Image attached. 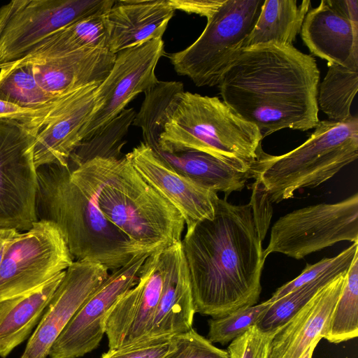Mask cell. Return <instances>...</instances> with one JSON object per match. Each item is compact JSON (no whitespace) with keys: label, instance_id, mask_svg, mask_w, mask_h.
<instances>
[{"label":"cell","instance_id":"40","mask_svg":"<svg viewBox=\"0 0 358 358\" xmlns=\"http://www.w3.org/2000/svg\"><path fill=\"white\" fill-rule=\"evenodd\" d=\"M338 8L350 20L358 23L357 0H334Z\"/></svg>","mask_w":358,"mask_h":358},{"label":"cell","instance_id":"7","mask_svg":"<svg viewBox=\"0 0 358 358\" xmlns=\"http://www.w3.org/2000/svg\"><path fill=\"white\" fill-rule=\"evenodd\" d=\"M264 0H225L189 46L166 54L175 71L197 87H213L245 48Z\"/></svg>","mask_w":358,"mask_h":358},{"label":"cell","instance_id":"27","mask_svg":"<svg viewBox=\"0 0 358 358\" xmlns=\"http://www.w3.org/2000/svg\"><path fill=\"white\" fill-rule=\"evenodd\" d=\"M358 90V66L328 65L319 84L317 105L329 120L344 121L352 115L350 108Z\"/></svg>","mask_w":358,"mask_h":358},{"label":"cell","instance_id":"1","mask_svg":"<svg viewBox=\"0 0 358 358\" xmlns=\"http://www.w3.org/2000/svg\"><path fill=\"white\" fill-rule=\"evenodd\" d=\"M250 202L219 198L214 217L189 226L181 240L196 313L217 318L257 304L266 257Z\"/></svg>","mask_w":358,"mask_h":358},{"label":"cell","instance_id":"41","mask_svg":"<svg viewBox=\"0 0 358 358\" xmlns=\"http://www.w3.org/2000/svg\"><path fill=\"white\" fill-rule=\"evenodd\" d=\"M17 234L15 229L0 228V264L8 243Z\"/></svg>","mask_w":358,"mask_h":358},{"label":"cell","instance_id":"35","mask_svg":"<svg viewBox=\"0 0 358 358\" xmlns=\"http://www.w3.org/2000/svg\"><path fill=\"white\" fill-rule=\"evenodd\" d=\"M163 358H229V355L192 328L170 338L169 350Z\"/></svg>","mask_w":358,"mask_h":358},{"label":"cell","instance_id":"6","mask_svg":"<svg viewBox=\"0 0 358 358\" xmlns=\"http://www.w3.org/2000/svg\"><path fill=\"white\" fill-rule=\"evenodd\" d=\"M301 145L281 155L263 152L251 178L271 203L292 198L296 191L324 183L358 157V117L320 121Z\"/></svg>","mask_w":358,"mask_h":358},{"label":"cell","instance_id":"13","mask_svg":"<svg viewBox=\"0 0 358 358\" xmlns=\"http://www.w3.org/2000/svg\"><path fill=\"white\" fill-rule=\"evenodd\" d=\"M151 253L135 255L112 271L71 318L50 348V358H78L95 350L105 334V318L118 298L137 282Z\"/></svg>","mask_w":358,"mask_h":358},{"label":"cell","instance_id":"23","mask_svg":"<svg viewBox=\"0 0 358 358\" xmlns=\"http://www.w3.org/2000/svg\"><path fill=\"white\" fill-rule=\"evenodd\" d=\"M66 271L27 293L0 301V357L6 358L30 336Z\"/></svg>","mask_w":358,"mask_h":358},{"label":"cell","instance_id":"24","mask_svg":"<svg viewBox=\"0 0 358 358\" xmlns=\"http://www.w3.org/2000/svg\"><path fill=\"white\" fill-rule=\"evenodd\" d=\"M156 155L177 173L213 191L225 194L240 192L251 178L220 159L203 152L186 150L166 152L152 149Z\"/></svg>","mask_w":358,"mask_h":358},{"label":"cell","instance_id":"32","mask_svg":"<svg viewBox=\"0 0 358 358\" xmlns=\"http://www.w3.org/2000/svg\"><path fill=\"white\" fill-rule=\"evenodd\" d=\"M340 273H331L310 281L272 303L257 327L264 331L278 330L314 296L317 291Z\"/></svg>","mask_w":358,"mask_h":358},{"label":"cell","instance_id":"26","mask_svg":"<svg viewBox=\"0 0 358 358\" xmlns=\"http://www.w3.org/2000/svg\"><path fill=\"white\" fill-rule=\"evenodd\" d=\"M310 6L309 0L299 4L296 0H264L245 48L269 42L292 45Z\"/></svg>","mask_w":358,"mask_h":358},{"label":"cell","instance_id":"31","mask_svg":"<svg viewBox=\"0 0 358 358\" xmlns=\"http://www.w3.org/2000/svg\"><path fill=\"white\" fill-rule=\"evenodd\" d=\"M184 91L181 82L159 81L144 92L145 99L132 124L142 130L145 144L150 148L157 145L168 108L175 96Z\"/></svg>","mask_w":358,"mask_h":358},{"label":"cell","instance_id":"3","mask_svg":"<svg viewBox=\"0 0 358 358\" xmlns=\"http://www.w3.org/2000/svg\"><path fill=\"white\" fill-rule=\"evenodd\" d=\"M36 215L59 229L76 261L115 270L132 257L152 253L133 243L100 210L92 182L82 166L56 164L36 168Z\"/></svg>","mask_w":358,"mask_h":358},{"label":"cell","instance_id":"12","mask_svg":"<svg viewBox=\"0 0 358 358\" xmlns=\"http://www.w3.org/2000/svg\"><path fill=\"white\" fill-rule=\"evenodd\" d=\"M115 0H24L0 33V65L16 61L58 30L105 14Z\"/></svg>","mask_w":358,"mask_h":358},{"label":"cell","instance_id":"10","mask_svg":"<svg viewBox=\"0 0 358 358\" xmlns=\"http://www.w3.org/2000/svg\"><path fill=\"white\" fill-rule=\"evenodd\" d=\"M38 132L15 120L0 119V228L27 231L38 221L31 149Z\"/></svg>","mask_w":358,"mask_h":358},{"label":"cell","instance_id":"33","mask_svg":"<svg viewBox=\"0 0 358 358\" xmlns=\"http://www.w3.org/2000/svg\"><path fill=\"white\" fill-rule=\"evenodd\" d=\"M268 301L234 310L224 316L208 320V340L222 345L230 343L256 325L270 308Z\"/></svg>","mask_w":358,"mask_h":358},{"label":"cell","instance_id":"34","mask_svg":"<svg viewBox=\"0 0 358 358\" xmlns=\"http://www.w3.org/2000/svg\"><path fill=\"white\" fill-rule=\"evenodd\" d=\"M357 255L358 242H355L335 257L324 258L314 264H307L299 275L278 288L267 301L273 303L296 288L324 275L347 271Z\"/></svg>","mask_w":358,"mask_h":358},{"label":"cell","instance_id":"29","mask_svg":"<svg viewBox=\"0 0 358 358\" xmlns=\"http://www.w3.org/2000/svg\"><path fill=\"white\" fill-rule=\"evenodd\" d=\"M320 336L332 343L358 336V255L348 270L342 291Z\"/></svg>","mask_w":358,"mask_h":358},{"label":"cell","instance_id":"9","mask_svg":"<svg viewBox=\"0 0 358 358\" xmlns=\"http://www.w3.org/2000/svg\"><path fill=\"white\" fill-rule=\"evenodd\" d=\"M73 262L58 227L37 221L8 243L0 264V301L45 284Z\"/></svg>","mask_w":358,"mask_h":358},{"label":"cell","instance_id":"22","mask_svg":"<svg viewBox=\"0 0 358 358\" xmlns=\"http://www.w3.org/2000/svg\"><path fill=\"white\" fill-rule=\"evenodd\" d=\"M195 313L180 241L170 247L164 286L147 341L170 338L190 330Z\"/></svg>","mask_w":358,"mask_h":358},{"label":"cell","instance_id":"18","mask_svg":"<svg viewBox=\"0 0 358 358\" xmlns=\"http://www.w3.org/2000/svg\"><path fill=\"white\" fill-rule=\"evenodd\" d=\"M175 10L169 0H115L103 15L113 53L161 38Z\"/></svg>","mask_w":358,"mask_h":358},{"label":"cell","instance_id":"30","mask_svg":"<svg viewBox=\"0 0 358 358\" xmlns=\"http://www.w3.org/2000/svg\"><path fill=\"white\" fill-rule=\"evenodd\" d=\"M136 113L133 108H125L102 131L82 141L71 153L69 166L73 169L96 157L120 158L122 148L126 143L124 138Z\"/></svg>","mask_w":358,"mask_h":358},{"label":"cell","instance_id":"2","mask_svg":"<svg viewBox=\"0 0 358 358\" xmlns=\"http://www.w3.org/2000/svg\"><path fill=\"white\" fill-rule=\"evenodd\" d=\"M320 77L313 56L269 42L243 48L217 86L222 101L264 139L284 129L305 131L317 125Z\"/></svg>","mask_w":358,"mask_h":358},{"label":"cell","instance_id":"17","mask_svg":"<svg viewBox=\"0 0 358 358\" xmlns=\"http://www.w3.org/2000/svg\"><path fill=\"white\" fill-rule=\"evenodd\" d=\"M124 157L180 213L187 226L214 217L217 193L175 171L143 142Z\"/></svg>","mask_w":358,"mask_h":358},{"label":"cell","instance_id":"38","mask_svg":"<svg viewBox=\"0 0 358 358\" xmlns=\"http://www.w3.org/2000/svg\"><path fill=\"white\" fill-rule=\"evenodd\" d=\"M60 99L54 104L41 109L23 108L0 100V119L15 120L38 131Z\"/></svg>","mask_w":358,"mask_h":358},{"label":"cell","instance_id":"15","mask_svg":"<svg viewBox=\"0 0 358 358\" xmlns=\"http://www.w3.org/2000/svg\"><path fill=\"white\" fill-rule=\"evenodd\" d=\"M98 263L73 261L54 292L20 358H46L65 327L108 275Z\"/></svg>","mask_w":358,"mask_h":358},{"label":"cell","instance_id":"39","mask_svg":"<svg viewBox=\"0 0 358 358\" xmlns=\"http://www.w3.org/2000/svg\"><path fill=\"white\" fill-rule=\"evenodd\" d=\"M174 10L210 18L225 0H169Z\"/></svg>","mask_w":358,"mask_h":358},{"label":"cell","instance_id":"4","mask_svg":"<svg viewBox=\"0 0 358 358\" xmlns=\"http://www.w3.org/2000/svg\"><path fill=\"white\" fill-rule=\"evenodd\" d=\"M80 166L92 182L101 213L133 243L154 252L181 241L182 215L125 157H96Z\"/></svg>","mask_w":358,"mask_h":358},{"label":"cell","instance_id":"21","mask_svg":"<svg viewBox=\"0 0 358 358\" xmlns=\"http://www.w3.org/2000/svg\"><path fill=\"white\" fill-rule=\"evenodd\" d=\"M115 59V54L108 50L84 49L29 64L39 85L51 96L60 97L101 83Z\"/></svg>","mask_w":358,"mask_h":358},{"label":"cell","instance_id":"19","mask_svg":"<svg viewBox=\"0 0 358 358\" xmlns=\"http://www.w3.org/2000/svg\"><path fill=\"white\" fill-rule=\"evenodd\" d=\"M300 34L310 52L327 65L358 66V23L345 15L334 0H322L309 10Z\"/></svg>","mask_w":358,"mask_h":358},{"label":"cell","instance_id":"25","mask_svg":"<svg viewBox=\"0 0 358 358\" xmlns=\"http://www.w3.org/2000/svg\"><path fill=\"white\" fill-rule=\"evenodd\" d=\"M103 15L85 17L69 24L14 62L18 64L34 63L84 49L108 50Z\"/></svg>","mask_w":358,"mask_h":358},{"label":"cell","instance_id":"20","mask_svg":"<svg viewBox=\"0 0 358 358\" xmlns=\"http://www.w3.org/2000/svg\"><path fill=\"white\" fill-rule=\"evenodd\" d=\"M347 271L320 289L273 336L268 358H301L318 338L343 287Z\"/></svg>","mask_w":358,"mask_h":358},{"label":"cell","instance_id":"42","mask_svg":"<svg viewBox=\"0 0 358 358\" xmlns=\"http://www.w3.org/2000/svg\"><path fill=\"white\" fill-rule=\"evenodd\" d=\"M321 338L317 339L315 341H314L310 346L307 349V350L305 352V353L303 355V356L301 358H312L314 352V350L320 341Z\"/></svg>","mask_w":358,"mask_h":358},{"label":"cell","instance_id":"36","mask_svg":"<svg viewBox=\"0 0 358 358\" xmlns=\"http://www.w3.org/2000/svg\"><path fill=\"white\" fill-rule=\"evenodd\" d=\"M278 330L264 331L252 327L229 343V358H268L270 343Z\"/></svg>","mask_w":358,"mask_h":358},{"label":"cell","instance_id":"37","mask_svg":"<svg viewBox=\"0 0 358 358\" xmlns=\"http://www.w3.org/2000/svg\"><path fill=\"white\" fill-rule=\"evenodd\" d=\"M170 348V338L153 340L108 350L101 358H163Z\"/></svg>","mask_w":358,"mask_h":358},{"label":"cell","instance_id":"28","mask_svg":"<svg viewBox=\"0 0 358 358\" xmlns=\"http://www.w3.org/2000/svg\"><path fill=\"white\" fill-rule=\"evenodd\" d=\"M62 96L54 97L45 91L36 81L30 64L13 62L0 65L1 101L23 108L41 109Z\"/></svg>","mask_w":358,"mask_h":358},{"label":"cell","instance_id":"14","mask_svg":"<svg viewBox=\"0 0 358 358\" xmlns=\"http://www.w3.org/2000/svg\"><path fill=\"white\" fill-rule=\"evenodd\" d=\"M170 247L148 257L136 284L107 313L104 325L109 350L147 341L164 286Z\"/></svg>","mask_w":358,"mask_h":358},{"label":"cell","instance_id":"16","mask_svg":"<svg viewBox=\"0 0 358 358\" xmlns=\"http://www.w3.org/2000/svg\"><path fill=\"white\" fill-rule=\"evenodd\" d=\"M100 83L78 89L57 103L32 145L36 169L50 164L69 166L71 153L81 143L80 131L96 106V90Z\"/></svg>","mask_w":358,"mask_h":358},{"label":"cell","instance_id":"5","mask_svg":"<svg viewBox=\"0 0 358 358\" xmlns=\"http://www.w3.org/2000/svg\"><path fill=\"white\" fill-rule=\"evenodd\" d=\"M256 126L217 96L182 92L171 102L157 145L166 152L196 150L250 174L264 152Z\"/></svg>","mask_w":358,"mask_h":358},{"label":"cell","instance_id":"8","mask_svg":"<svg viewBox=\"0 0 358 358\" xmlns=\"http://www.w3.org/2000/svg\"><path fill=\"white\" fill-rule=\"evenodd\" d=\"M358 242V194L333 203L294 210L273 225L266 258L273 252L301 259L341 241Z\"/></svg>","mask_w":358,"mask_h":358},{"label":"cell","instance_id":"11","mask_svg":"<svg viewBox=\"0 0 358 358\" xmlns=\"http://www.w3.org/2000/svg\"><path fill=\"white\" fill-rule=\"evenodd\" d=\"M164 55L162 38L115 54L111 70L96 88V106L80 131L81 142L102 131L136 96L159 83L155 69Z\"/></svg>","mask_w":358,"mask_h":358}]
</instances>
